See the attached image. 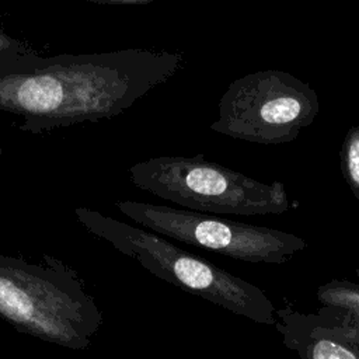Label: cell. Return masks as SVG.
<instances>
[{
  "instance_id": "6da1fadb",
  "label": "cell",
  "mask_w": 359,
  "mask_h": 359,
  "mask_svg": "<svg viewBox=\"0 0 359 359\" xmlns=\"http://www.w3.org/2000/svg\"><path fill=\"white\" fill-rule=\"evenodd\" d=\"M0 317L20 332L83 349L102 314L77 275L45 255L41 262L0 255Z\"/></svg>"
},
{
  "instance_id": "7a4b0ae2",
  "label": "cell",
  "mask_w": 359,
  "mask_h": 359,
  "mask_svg": "<svg viewBox=\"0 0 359 359\" xmlns=\"http://www.w3.org/2000/svg\"><path fill=\"white\" fill-rule=\"evenodd\" d=\"M76 215L91 233L136 259L154 276L254 323L276 324V309L258 286L147 229L133 227L83 208Z\"/></svg>"
},
{
  "instance_id": "3957f363",
  "label": "cell",
  "mask_w": 359,
  "mask_h": 359,
  "mask_svg": "<svg viewBox=\"0 0 359 359\" xmlns=\"http://www.w3.org/2000/svg\"><path fill=\"white\" fill-rule=\"evenodd\" d=\"M132 182L184 209L212 215H279L290 203L285 184H265L196 158H154L133 165Z\"/></svg>"
},
{
  "instance_id": "277c9868",
  "label": "cell",
  "mask_w": 359,
  "mask_h": 359,
  "mask_svg": "<svg viewBox=\"0 0 359 359\" xmlns=\"http://www.w3.org/2000/svg\"><path fill=\"white\" fill-rule=\"evenodd\" d=\"M116 208L143 229L165 238L247 264H286L309 245L304 238L293 233L184 208L133 201L118 202Z\"/></svg>"
},
{
  "instance_id": "5b68a950",
  "label": "cell",
  "mask_w": 359,
  "mask_h": 359,
  "mask_svg": "<svg viewBox=\"0 0 359 359\" xmlns=\"http://www.w3.org/2000/svg\"><path fill=\"white\" fill-rule=\"evenodd\" d=\"M317 299L324 309L344 313L353 330L359 331V285L332 279L317 289Z\"/></svg>"
},
{
  "instance_id": "8992f818",
  "label": "cell",
  "mask_w": 359,
  "mask_h": 359,
  "mask_svg": "<svg viewBox=\"0 0 359 359\" xmlns=\"http://www.w3.org/2000/svg\"><path fill=\"white\" fill-rule=\"evenodd\" d=\"M302 107L296 98L279 97L261 107L259 116L268 126H286L294 122L300 115Z\"/></svg>"
},
{
  "instance_id": "52a82bcc",
  "label": "cell",
  "mask_w": 359,
  "mask_h": 359,
  "mask_svg": "<svg viewBox=\"0 0 359 359\" xmlns=\"http://www.w3.org/2000/svg\"><path fill=\"white\" fill-rule=\"evenodd\" d=\"M341 171L352 195L359 199V132L352 133L341 153Z\"/></svg>"
},
{
  "instance_id": "ba28073f",
  "label": "cell",
  "mask_w": 359,
  "mask_h": 359,
  "mask_svg": "<svg viewBox=\"0 0 359 359\" xmlns=\"http://www.w3.org/2000/svg\"><path fill=\"white\" fill-rule=\"evenodd\" d=\"M8 46H10V41L6 39L3 35H0V50L4 48H8Z\"/></svg>"
},
{
  "instance_id": "9c48e42d",
  "label": "cell",
  "mask_w": 359,
  "mask_h": 359,
  "mask_svg": "<svg viewBox=\"0 0 359 359\" xmlns=\"http://www.w3.org/2000/svg\"><path fill=\"white\" fill-rule=\"evenodd\" d=\"M355 273H356V276H358V279H359V268L355 269Z\"/></svg>"
},
{
  "instance_id": "30bf717a",
  "label": "cell",
  "mask_w": 359,
  "mask_h": 359,
  "mask_svg": "<svg viewBox=\"0 0 359 359\" xmlns=\"http://www.w3.org/2000/svg\"><path fill=\"white\" fill-rule=\"evenodd\" d=\"M212 359H215V358H212Z\"/></svg>"
}]
</instances>
